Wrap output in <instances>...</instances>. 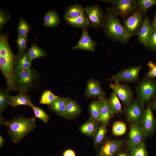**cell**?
Wrapping results in <instances>:
<instances>
[{
    "instance_id": "obj_1",
    "label": "cell",
    "mask_w": 156,
    "mask_h": 156,
    "mask_svg": "<svg viewBox=\"0 0 156 156\" xmlns=\"http://www.w3.org/2000/svg\"><path fill=\"white\" fill-rule=\"evenodd\" d=\"M16 58L10 47L8 36L1 34L0 69L5 79L7 89L10 91H17L14 80Z\"/></svg>"
},
{
    "instance_id": "obj_2",
    "label": "cell",
    "mask_w": 156,
    "mask_h": 156,
    "mask_svg": "<svg viewBox=\"0 0 156 156\" xmlns=\"http://www.w3.org/2000/svg\"><path fill=\"white\" fill-rule=\"evenodd\" d=\"M0 124L8 128V134L12 142L17 143L21 141L36 127V118L19 117L10 120L4 119L0 113Z\"/></svg>"
},
{
    "instance_id": "obj_3",
    "label": "cell",
    "mask_w": 156,
    "mask_h": 156,
    "mask_svg": "<svg viewBox=\"0 0 156 156\" xmlns=\"http://www.w3.org/2000/svg\"><path fill=\"white\" fill-rule=\"evenodd\" d=\"M112 8H106L105 21L103 27L106 36L115 41L127 43L130 36Z\"/></svg>"
},
{
    "instance_id": "obj_4",
    "label": "cell",
    "mask_w": 156,
    "mask_h": 156,
    "mask_svg": "<svg viewBox=\"0 0 156 156\" xmlns=\"http://www.w3.org/2000/svg\"><path fill=\"white\" fill-rule=\"evenodd\" d=\"M36 71L29 70H15L14 80L17 91L27 93L34 86L37 81Z\"/></svg>"
},
{
    "instance_id": "obj_5",
    "label": "cell",
    "mask_w": 156,
    "mask_h": 156,
    "mask_svg": "<svg viewBox=\"0 0 156 156\" xmlns=\"http://www.w3.org/2000/svg\"><path fill=\"white\" fill-rule=\"evenodd\" d=\"M101 2L110 3L111 7L117 16L125 19L134 13L138 8L137 1L135 0H101Z\"/></svg>"
},
{
    "instance_id": "obj_6",
    "label": "cell",
    "mask_w": 156,
    "mask_h": 156,
    "mask_svg": "<svg viewBox=\"0 0 156 156\" xmlns=\"http://www.w3.org/2000/svg\"><path fill=\"white\" fill-rule=\"evenodd\" d=\"M90 25L93 28L98 29L103 27L106 18L103 10L98 5H89L84 8Z\"/></svg>"
},
{
    "instance_id": "obj_7",
    "label": "cell",
    "mask_w": 156,
    "mask_h": 156,
    "mask_svg": "<svg viewBox=\"0 0 156 156\" xmlns=\"http://www.w3.org/2000/svg\"><path fill=\"white\" fill-rule=\"evenodd\" d=\"M146 16L138 7L134 13L125 19L123 26L130 37L136 35Z\"/></svg>"
},
{
    "instance_id": "obj_8",
    "label": "cell",
    "mask_w": 156,
    "mask_h": 156,
    "mask_svg": "<svg viewBox=\"0 0 156 156\" xmlns=\"http://www.w3.org/2000/svg\"><path fill=\"white\" fill-rule=\"evenodd\" d=\"M125 142L121 140L107 139L98 148L96 156H115L121 151Z\"/></svg>"
},
{
    "instance_id": "obj_9",
    "label": "cell",
    "mask_w": 156,
    "mask_h": 156,
    "mask_svg": "<svg viewBox=\"0 0 156 156\" xmlns=\"http://www.w3.org/2000/svg\"><path fill=\"white\" fill-rule=\"evenodd\" d=\"M146 136L140 123L131 124L129 138L126 143L127 150L130 151L144 142Z\"/></svg>"
},
{
    "instance_id": "obj_10",
    "label": "cell",
    "mask_w": 156,
    "mask_h": 156,
    "mask_svg": "<svg viewBox=\"0 0 156 156\" xmlns=\"http://www.w3.org/2000/svg\"><path fill=\"white\" fill-rule=\"evenodd\" d=\"M136 91L139 101L143 103L156 93V83L150 79L143 80L138 85Z\"/></svg>"
},
{
    "instance_id": "obj_11",
    "label": "cell",
    "mask_w": 156,
    "mask_h": 156,
    "mask_svg": "<svg viewBox=\"0 0 156 156\" xmlns=\"http://www.w3.org/2000/svg\"><path fill=\"white\" fill-rule=\"evenodd\" d=\"M143 103L139 101L131 102L127 105L125 114L127 120L131 124L140 123L144 115Z\"/></svg>"
},
{
    "instance_id": "obj_12",
    "label": "cell",
    "mask_w": 156,
    "mask_h": 156,
    "mask_svg": "<svg viewBox=\"0 0 156 156\" xmlns=\"http://www.w3.org/2000/svg\"><path fill=\"white\" fill-rule=\"evenodd\" d=\"M142 68L141 65L127 68L117 73L108 80L115 82L136 81L138 79L139 72Z\"/></svg>"
},
{
    "instance_id": "obj_13",
    "label": "cell",
    "mask_w": 156,
    "mask_h": 156,
    "mask_svg": "<svg viewBox=\"0 0 156 156\" xmlns=\"http://www.w3.org/2000/svg\"><path fill=\"white\" fill-rule=\"evenodd\" d=\"M109 86L124 104L127 105L131 102L133 94L128 86L118 82L111 83Z\"/></svg>"
},
{
    "instance_id": "obj_14",
    "label": "cell",
    "mask_w": 156,
    "mask_h": 156,
    "mask_svg": "<svg viewBox=\"0 0 156 156\" xmlns=\"http://www.w3.org/2000/svg\"><path fill=\"white\" fill-rule=\"evenodd\" d=\"M140 123L146 136L153 133L156 127V122L149 104L144 110L143 118Z\"/></svg>"
},
{
    "instance_id": "obj_15",
    "label": "cell",
    "mask_w": 156,
    "mask_h": 156,
    "mask_svg": "<svg viewBox=\"0 0 156 156\" xmlns=\"http://www.w3.org/2000/svg\"><path fill=\"white\" fill-rule=\"evenodd\" d=\"M88 28L82 29V33L80 38L73 49L85 50L93 52L95 51L97 43L90 37L88 31Z\"/></svg>"
},
{
    "instance_id": "obj_16",
    "label": "cell",
    "mask_w": 156,
    "mask_h": 156,
    "mask_svg": "<svg viewBox=\"0 0 156 156\" xmlns=\"http://www.w3.org/2000/svg\"><path fill=\"white\" fill-rule=\"evenodd\" d=\"M152 28L150 19L146 16L143 23L138 31L136 35L138 36V41L145 47L150 35Z\"/></svg>"
},
{
    "instance_id": "obj_17",
    "label": "cell",
    "mask_w": 156,
    "mask_h": 156,
    "mask_svg": "<svg viewBox=\"0 0 156 156\" xmlns=\"http://www.w3.org/2000/svg\"><path fill=\"white\" fill-rule=\"evenodd\" d=\"M19 92L18 94L16 95L11 96L9 105L13 107L21 105H27L31 107L34 104L27 93L23 92Z\"/></svg>"
},
{
    "instance_id": "obj_18",
    "label": "cell",
    "mask_w": 156,
    "mask_h": 156,
    "mask_svg": "<svg viewBox=\"0 0 156 156\" xmlns=\"http://www.w3.org/2000/svg\"><path fill=\"white\" fill-rule=\"evenodd\" d=\"M69 99L66 97H59L48 108L58 116L64 117Z\"/></svg>"
},
{
    "instance_id": "obj_19",
    "label": "cell",
    "mask_w": 156,
    "mask_h": 156,
    "mask_svg": "<svg viewBox=\"0 0 156 156\" xmlns=\"http://www.w3.org/2000/svg\"><path fill=\"white\" fill-rule=\"evenodd\" d=\"M32 61L28 54L27 51L16 55L15 70H29L32 68Z\"/></svg>"
},
{
    "instance_id": "obj_20",
    "label": "cell",
    "mask_w": 156,
    "mask_h": 156,
    "mask_svg": "<svg viewBox=\"0 0 156 156\" xmlns=\"http://www.w3.org/2000/svg\"><path fill=\"white\" fill-rule=\"evenodd\" d=\"M100 109V118L98 122L107 125L113 115L109 107L108 101L105 98L101 99L99 101Z\"/></svg>"
},
{
    "instance_id": "obj_21",
    "label": "cell",
    "mask_w": 156,
    "mask_h": 156,
    "mask_svg": "<svg viewBox=\"0 0 156 156\" xmlns=\"http://www.w3.org/2000/svg\"><path fill=\"white\" fill-rule=\"evenodd\" d=\"M104 94L99 82L92 80L88 82L85 93L87 97L101 96Z\"/></svg>"
},
{
    "instance_id": "obj_22",
    "label": "cell",
    "mask_w": 156,
    "mask_h": 156,
    "mask_svg": "<svg viewBox=\"0 0 156 156\" xmlns=\"http://www.w3.org/2000/svg\"><path fill=\"white\" fill-rule=\"evenodd\" d=\"M98 122L90 118L80 127V131L89 136L94 137L98 128Z\"/></svg>"
},
{
    "instance_id": "obj_23",
    "label": "cell",
    "mask_w": 156,
    "mask_h": 156,
    "mask_svg": "<svg viewBox=\"0 0 156 156\" xmlns=\"http://www.w3.org/2000/svg\"><path fill=\"white\" fill-rule=\"evenodd\" d=\"M84 12V8L81 4H72L67 8L64 14V18H75L81 15Z\"/></svg>"
},
{
    "instance_id": "obj_24",
    "label": "cell",
    "mask_w": 156,
    "mask_h": 156,
    "mask_svg": "<svg viewBox=\"0 0 156 156\" xmlns=\"http://www.w3.org/2000/svg\"><path fill=\"white\" fill-rule=\"evenodd\" d=\"M66 22L72 26L82 29L88 28L90 25L89 21L85 12L81 15L75 18H64Z\"/></svg>"
},
{
    "instance_id": "obj_25",
    "label": "cell",
    "mask_w": 156,
    "mask_h": 156,
    "mask_svg": "<svg viewBox=\"0 0 156 156\" xmlns=\"http://www.w3.org/2000/svg\"><path fill=\"white\" fill-rule=\"evenodd\" d=\"M81 111L78 104L75 101L69 99L64 117L68 119L73 118L79 115Z\"/></svg>"
},
{
    "instance_id": "obj_26",
    "label": "cell",
    "mask_w": 156,
    "mask_h": 156,
    "mask_svg": "<svg viewBox=\"0 0 156 156\" xmlns=\"http://www.w3.org/2000/svg\"><path fill=\"white\" fill-rule=\"evenodd\" d=\"M60 21L59 17L56 12L54 11H49L44 16V25L47 27H55L59 24Z\"/></svg>"
},
{
    "instance_id": "obj_27",
    "label": "cell",
    "mask_w": 156,
    "mask_h": 156,
    "mask_svg": "<svg viewBox=\"0 0 156 156\" xmlns=\"http://www.w3.org/2000/svg\"><path fill=\"white\" fill-rule=\"evenodd\" d=\"M110 111L112 114H119L122 112V109L119 99L114 92L112 93L108 101Z\"/></svg>"
},
{
    "instance_id": "obj_28",
    "label": "cell",
    "mask_w": 156,
    "mask_h": 156,
    "mask_svg": "<svg viewBox=\"0 0 156 156\" xmlns=\"http://www.w3.org/2000/svg\"><path fill=\"white\" fill-rule=\"evenodd\" d=\"M106 125L102 123L98 127L94 136V144L97 147L104 141L107 133Z\"/></svg>"
},
{
    "instance_id": "obj_29",
    "label": "cell",
    "mask_w": 156,
    "mask_h": 156,
    "mask_svg": "<svg viewBox=\"0 0 156 156\" xmlns=\"http://www.w3.org/2000/svg\"><path fill=\"white\" fill-rule=\"evenodd\" d=\"M27 53L32 61L36 59L46 56V53L42 49L38 46L33 43L31 47L28 49Z\"/></svg>"
},
{
    "instance_id": "obj_30",
    "label": "cell",
    "mask_w": 156,
    "mask_h": 156,
    "mask_svg": "<svg viewBox=\"0 0 156 156\" xmlns=\"http://www.w3.org/2000/svg\"><path fill=\"white\" fill-rule=\"evenodd\" d=\"M10 91L6 88L3 89L2 88L0 90V112L2 113L5 110L7 105H9L11 96Z\"/></svg>"
},
{
    "instance_id": "obj_31",
    "label": "cell",
    "mask_w": 156,
    "mask_h": 156,
    "mask_svg": "<svg viewBox=\"0 0 156 156\" xmlns=\"http://www.w3.org/2000/svg\"><path fill=\"white\" fill-rule=\"evenodd\" d=\"M58 97L50 90H47L44 91L41 94L39 103L40 104L49 105L53 103Z\"/></svg>"
},
{
    "instance_id": "obj_32",
    "label": "cell",
    "mask_w": 156,
    "mask_h": 156,
    "mask_svg": "<svg viewBox=\"0 0 156 156\" xmlns=\"http://www.w3.org/2000/svg\"><path fill=\"white\" fill-rule=\"evenodd\" d=\"M89 111L91 117L98 122L100 118V109L99 101H94L90 104Z\"/></svg>"
},
{
    "instance_id": "obj_33",
    "label": "cell",
    "mask_w": 156,
    "mask_h": 156,
    "mask_svg": "<svg viewBox=\"0 0 156 156\" xmlns=\"http://www.w3.org/2000/svg\"><path fill=\"white\" fill-rule=\"evenodd\" d=\"M31 108L34 112L36 118H38L44 123L48 122L49 116L42 108L34 105Z\"/></svg>"
},
{
    "instance_id": "obj_34",
    "label": "cell",
    "mask_w": 156,
    "mask_h": 156,
    "mask_svg": "<svg viewBox=\"0 0 156 156\" xmlns=\"http://www.w3.org/2000/svg\"><path fill=\"white\" fill-rule=\"evenodd\" d=\"M126 124L123 122L118 121L115 122L112 127V133L116 136H120L124 134L126 131Z\"/></svg>"
},
{
    "instance_id": "obj_35",
    "label": "cell",
    "mask_w": 156,
    "mask_h": 156,
    "mask_svg": "<svg viewBox=\"0 0 156 156\" xmlns=\"http://www.w3.org/2000/svg\"><path fill=\"white\" fill-rule=\"evenodd\" d=\"M130 156H148V153L144 142L137 146L130 151Z\"/></svg>"
},
{
    "instance_id": "obj_36",
    "label": "cell",
    "mask_w": 156,
    "mask_h": 156,
    "mask_svg": "<svg viewBox=\"0 0 156 156\" xmlns=\"http://www.w3.org/2000/svg\"><path fill=\"white\" fill-rule=\"evenodd\" d=\"M17 30L18 35L27 36L30 30L28 23L22 18H20L18 23Z\"/></svg>"
},
{
    "instance_id": "obj_37",
    "label": "cell",
    "mask_w": 156,
    "mask_h": 156,
    "mask_svg": "<svg viewBox=\"0 0 156 156\" xmlns=\"http://www.w3.org/2000/svg\"><path fill=\"white\" fill-rule=\"evenodd\" d=\"M148 48L156 51V27L152 25V28L147 44Z\"/></svg>"
},
{
    "instance_id": "obj_38",
    "label": "cell",
    "mask_w": 156,
    "mask_h": 156,
    "mask_svg": "<svg viewBox=\"0 0 156 156\" xmlns=\"http://www.w3.org/2000/svg\"><path fill=\"white\" fill-rule=\"evenodd\" d=\"M137 3L138 7L146 15L147 10L156 4V0H138Z\"/></svg>"
},
{
    "instance_id": "obj_39",
    "label": "cell",
    "mask_w": 156,
    "mask_h": 156,
    "mask_svg": "<svg viewBox=\"0 0 156 156\" xmlns=\"http://www.w3.org/2000/svg\"><path fill=\"white\" fill-rule=\"evenodd\" d=\"M27 36L18 35L16 43L18 49V53L21 54L25 51L27 48Z\"/></svg>"
},
{
    "instance_id": "obj_40",
    "label": "cell",
    "mask_w": 156,
    "mask_h": 156,
    "mask_svg": "<svg viewBox=\"0 0 156 156\" xmlns=\"http://www.w3.org/2000/svg\"><path fill=\"white\" fill-rule=\"evenodd\" d=\"M10 18V15L8 13L2 10L0 11V31H1L3 27L8 22Z\"/></svg>"
},
{
    "instance_id": "obj_41",
    "label": "cell",
    "mask_w": 156,
    "mask_h": 156,
    "mask_svg": "<svg viewBox=\"0 0 156 156\" xmlns=\"http://www.w3.org/2000/svg\"><path fill=\"white\" fill-rule=\"evenodd\" d=\"M147 76L150 78L156 77V65L151 68L148 72Z\"/></svg>"
},
{
    "instance_id": "obj_42",
    "label": "cell",
    "mask_w": 156,
    "mask_h": 156,
    "mask_svg": "<svg viewBox=\"0 0 156 156\" xmlns=\"http://www.w3.org/2000/svg\"><path fill=\"white\" fill-rule=\"evenodd\" d=\"M63 156H76L75 152L73 150L68 149L65 151L63 153Z\"/></svg>"
},
{
    "instance_id": "obj_43",
    "label": "cell",
    "mask_w": 156,
    "mask_h": 156,
    "mask_svg": "<svg viewBox=\"0 0 156 156\" xmlns=\"http://www.w3.org/2000/svg\"><path fill=\"white\" fill-rule=\"evenodd\" d=\"M115 156H130V155L128 151H121Z\"/></svg>"
},
{
    "instance_id": "obj_44",
    "label": "cell",
    "mask_w": 156,
    "mask_h": 156,
    "mask_svg": "<svg viewBox=\"0 0 156 156\" xmlns=\"http://www.w3.org/2000/svg\"><path fill=\"white\" fill-rule=\"evenodd\" d=\"M5 140L2 136L1 135H0V147L1 148L3 145Z\"/></svg>"
},
{
    "instance_id": "obj_45",
    "label": "cell",
    "mask_w": 156,
    "mask_h": 156,
    "mask_svg": "<svg viewBox=\"0 0 156 156\" xmlns=\"http://www.w3.org/2000/svg\"><path fill=\"white\" fill-rule=\"evenodd\" d=\"M152 25L156 27V15L152 22Z\"/></svg>"
},
{
    "instance_id": "obj_46",
    "label": "cell",
    "mask_w": 156,
    "mask_h": 156,
    "mask_svg": "<svg viewBox=\"0 0 156 156\" xmlns=\"http://www.w3.org/2000/svg\"><path fill=\"white\" fill-rule=\"evenodd\" d=\"M153 106L154 108L156 110V99L153 103Z\"/></svg>"
},
{
    "instance_id": "obj_47",
    "label": "cell",
    "mask_w": 156,
    "mask_h": 156,
    "mask_svg": "<svg viewBox=\"0 0 156 156\" xmlns=\"http://www.w3.org/2000/svg\"><path fill=\"white\" fill-rule=\"evenodd\" d=\"M58 156L55 155V156Z\"/></svg>"
}]
</instances>
